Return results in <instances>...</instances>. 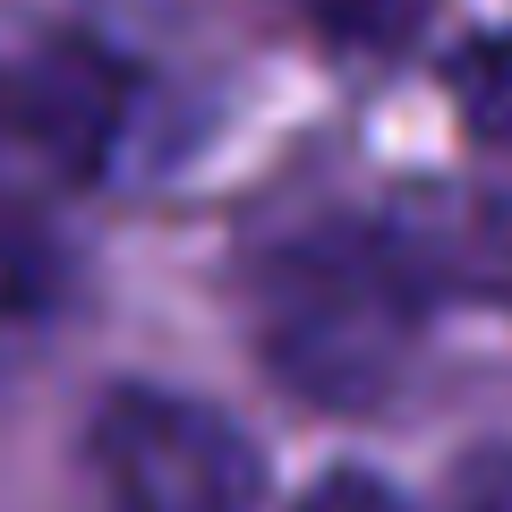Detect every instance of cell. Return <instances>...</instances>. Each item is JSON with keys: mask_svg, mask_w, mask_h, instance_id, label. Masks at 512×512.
Returning a JSON list of instances; mask_svg holds the SVG:
<instances>
[{"mask_svg": "<svg viewBox=\"0 0 512 512\" xmlns=\"http://www.w3.org/2000/svg\"><path fill=\"white\" fill-rule=\"evenodd\" d=\"M94 512H256V453L222 410L128 384L86 427Z\"/></svg>", "mask_w": 512, "mask_h": 512, "instance_id": "7a4b0ae2", "label": "cell"}, {"mask_svg": "<svg viewBox=\"0 0 512 512\" xmlns=\"http://www.w3.org/2000/svg\"><path fill=\"white\" fill-rule=\"evenodd\" d=\"M120 120V86L77 43H9L0 52V197H43L94 171Z\"/></svg>", "mask_w": 512, "mask_h": 512, "instance_id": "3957f363", "label": "cell"}, {"mask_svg": "<svg viewBox=\"0 0 512 512\" xmlns=\"http://www.w3.org/2000/svg\"><path fill=\"white\" fill-rule=\"evenodd\" d=\"M35 308H43V291H35V274H26V256L0 239V376H9V359H18L26 333H35Z\"/></svg>", "mask_w": 512, "mask_h": 512, "instance_id": "5b68a950", "label": "cell"}, {"mask_svg": "<svg viewBox=\"0 0 512 512\" xmlns=\"http://www.w3.org/2000/svg\"><path fill=\"white\" fill-rule=\"evenodd\" d=\"M248 308L282 384L316 402H376L410 359L427 282L384 222H308L256 256Z\"/></svg>", "mask_w": 512, "mask_h": 512, "instance_id": "6da1fadb", "label": "cell"}, {"mask_svg": "<svg viewBox=\"0 0 512 512\" xmlns=\"http://www.w3.org/2000/svg\"><path fill=\"white\" fill-rule=\"evenodd\" d=\"M453 512H512V453H478L453 487Z\"/></svg>", "mask_w": 512, "mask_h": 512, "instance_id": "52a82bcc", "label": "cell"}, {"mask_svg": "<svg viewBox=\"0 0 512 512\" xmlns=\"http://www.w3.org/2000/svg\"><path fill=\"white\" fill-rule=\"evenodd\" d=\"M291 512H410V504H402V487H384V478H367V470H333V478H316Z\"/></svg>", "mask_w": 512, "mask_h": 512, "instance_id": "8992f818", "label": "cell"}, {"mask_svg": "<svg viewBox=\"0 0 512 512\" xmlns=\"http://www.w3.org/2000/svg\"><path fill=\"white\" fill-rule=\"evenodd\" d=\"M325 9L350 26V35H402V26L419 18V0H325Z\"/></svg>", "mask_w": 512, "mask_h": 512, "instance_id": "ba28073f", "label": "cell"}, {"mask_svg": "<svg viewBox=\"0 0 512 512\" xmlns=\"http://www.w3.org/2000/svg\"><path fill=\"white\" fill-rule=\"evenodd\" d=\"M453 77H461V103H470V120H478V128L495 137V146L512 154V35L470 43Z\"/></svg>", "mask_w": 512, "mask_h": 512, "instance_id": "277c9868", "label": "cell"}]
</instances>
